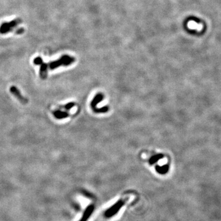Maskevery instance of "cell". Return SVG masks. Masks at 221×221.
I'll return each mask as SVG.
<instances>
[{
	"label": "cell",
	"mask_w": 221,
	"mask_h": 221,
	"mask_svg": "<svg viewBox=\"0 0 221 221\" xmlns=\"http://www.w3.org/2000/svg\"><path fill=\"white\" fill-rule=\"evenodd\" d=\"M75 61V59L72 57V56H70L67 55H63V56H62L60 59L56 60L55 61H53L50 63H49V65L46 64L47 68L49 66V68H50V69L53 70V69L56 68L61 66L70 65Z\"/></svg>",
	"instance_id": "1"
},
{
	"label": "cell",
	"mask_w": 221,
	"mask_h": 221,
	"mask_svg": "<svg viewBox=\"0 0 221 221\" xmlns=\"http://www.w3.org/2000/svg\"><path fill=\"white\" fill-rule=\"evenodd\" d=\"M19 20H14L9 22H5L0 26V33L6 34L12 30L13 28L15 27L19 23Z\"/></svg>",
	"instance_id": "2"
},
{
	"label": "cell",
	"mask_w": 221,
	"mask_h": 221,
	"mask_svg": "<svg viewBox=\"0 0 221 221\" xmlns=\"http://www.w3.org/2000/svg\"><path fill=\"white\" fill-rule=\"evenodd\" d=\"M11 93H12L15 97L17 98V99L20 101L22 103L24 104H26L27 102H28V100L24 98L23 96H22L19 90L17 89L15 87H12L10 88V89Z\"/></svg>",
	"instance_id": "3"
},
{
	"label": "cell",
	"mask_w": 221,
	"mask_h": 221,
	"mask_svg": "<svg viewBox=\"0 0 221 221\" xmlns=\"http://www.w3.org/2000/svg\"><path fill=\"white\" fill-rule=\"evenodd\" d=\"M103 99V96L101 93L98 94L95 96V97L93 98V100H92L91 103V106L94 110L96 109V106H97V105Z\"/></svg>",
	"instance_id": "4"
},
{
	"label": "cell",
	"mask_w": 221,
	"mask_h": 221,
	"mask_svg": "<svg viewBox=\"0 0 221 221\" xmlns=\"http://www.w3.org/2000/svg\"><path fill=\"white\" fill-rule=\"evenodd\" d=\"M188 26L190 28H192V29H197L198 31H200L202 30L203 28V25L201 24H197L196 22L194 21H190L189 22Z\"/></svg>",
	"instance_id": "5"
},
{
	"label": "cell",
	"mask_w": 221,
	"mask_h": 221,
	"mask_svg": "<svg viewBox=\"0 0 221 221\" xmlns=\"http://www.w3.org/2000/svg\"><path fill=\"white\" fill-rule=\"evenodd\" d=\"M54 115L57 119H63L68 116L66 112L61 111H56L54 113Z\"/></svg>",
	"instance_id": "6"
},
{
	"label": "cell",
	"mask_w": 221,
	"mask_h": 221,
	"mask_svg": "<svg viewBox=\"0 0 221 221\" xmlns=\"http://www.w3.org/2000/svg\"><path fill=\"white\" fill-rule=\"evenodd\" d=\"M156 169L158 173L163 174V173H165L168 171V167L167 165H165L163 167H157Z\"/></svg>",
	"instance_id": "7"
},
{
	"label": "cell",
	"mask_w": 221,
	"mask_h": 221,
	"mask_svg": "<svg viewBox=\"0 0 221 221\" xmlns=\"http://www.w3.org/2000/svg\"><path fill=\"white\" fill-rule=\"evenodd\" d=\"M163 157V155H161V154H158V155H156L154 157H152L149 162H150V163L151 164H152V163H154L155 162H156L157 161H158L159 159H160V158H162Z\"/></svg>",
	"instance_id": "8"
},
{
	"label": "cell",
	"mask_w": 221,
	"mask_h": 221,
	"mask_svg": "<svg viewBox=\"0 0 221 221\" xmlns=\"http://www.w3.org/2000/svg\"><path fill=\"white\" fill-rule=\"evenodd\" d=\"M34 63H35L36 65H41L43 63V60L41 58L37 57L34 60Z\"/></svg>",
	"instance_id": "9"
}]
</instances>
